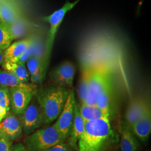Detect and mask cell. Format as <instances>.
<instances>
[{
  "instance_id": "4316f807",
  "label": "cell",
  "mask_w": 151,
  "mask_h": 151,
  "mask_svg": "<svg viewBox=\"0 0 151 151\" xmlns=\"http://www.w3.org/2000/svg\"><path fill=\"white\" fill-rule=\"evenodd\" d=\"M4 60V51L0 52V65L2 63Z\"/></svg>"
},
{
  "instance_id": "8992f818",
  "label": "cell",
  "mask_w": 151,
  "mask_h": 151,
  "mask_svg": "<svg viewBox=\"0 0 151 151\" xmlns=\"http://www.w3.org/2000/svg\"><path fill=\"white\" fill-rule=\"evenodd\" d=\"M77 104L74 91L70 90L65 106L58 117L56 122L53 124L55 128L65 139L68 138L70 134Z\"/></svg>"
},
{
  "instance_id": "9a60e30c",
  "label": "cell",
  "mask_w": 151,
  "mask_h": 151,
  "mask_svg": "<svg viewBox=\"0 0 151 151\" xmlns=\"http://www.w3.org/2000/svg\"><path fill=\"white\" fill-rule=\"evenodd\" d=\"M85 122L82 119L79 111L78 105L77 104L75 113L70 134L69 135V146L72 148L76 150L79 139L84 132Z\"/></svg>"
},
{
  "instance_id": "ba28073f",
  "label": "cell",
  "mask_w": 151,
  "mask_h": 151,
  "mask_svg": "<svg viewBox=\"0 0 151 151\" xmlns=\"http://www.w3.org/2000/svg\"><path fill=\"white\" fill-rule=\"evenodd\" d=\"M74 65L70 61H65L52 70L50 77L56 85L72 87L75 75Z\"/></svg>"
},
{
  "instance_id": "d4e9b609",
  "label": "cell",
  "mask_w": 151,
  "mask_h": 151,
  "mask_svg": "<svg viewBox=\"0 0 151 151\" xmlns=\"http://www.w3.org/2000/svg\"><path fill=\"white\" fill-rule=\"evenodd\" d=\"M42 151H72V150L70 146L62 142Z\"/></svg>"
},
{
  "instance_id": "44dd1931",
  "label": "cell",
  "mask_w": 151,
  "mask_h": 151,
  "mask_svg": "<svg viewBox=\"0 0 151 151\" xmlns=\"http://www.w3.org/2000/svg\"><path fill=\"white\" fill-rule=\"evenodd\" d=\"M113 93V87L111 82L99 93L96 100L95 105L102 110L110 112V105Z\"/></svg>"
},
{
  "instance_id": "484cf974",
  "label": "cell",
  "mask_w": 151,
  "mask_h": 151,
  "mask_svg": "<svg viewBox=\"0 0 151 151\" xmlns=\"http://www.w3.org/2000/svg\"><path fill=\"white\" fill-rule=\"evenodd\" d=\"M11 151H28L26 147L24 145L21 143H16L14 145H12Z\"/></svg>"
},
{
  "instance_id": "5b68a950",
  "label": "cell",
  "mask_w": 151,
  "mask_h": 151,
  "mask_svg": "<svg viewBox=\"0 0 151 151\" xmlns=\"http://www.w3.org/2000/svg\"><path fill=\"white\" fill-rule=\"evenodd\" d=\"M65 140L53 125L34 132L26 138L25 146L28 151H42Z\"/></svg>"
},
{
  "instance_id": "30bf717a",
  "label": "cell",
  "mask_w": 151,
  "mask_h": 151,
  "mask_svg": "<svg viewBox=\"0 0 151 151\" xmlns=\"http://www.w3.org/2000/svg\"><path fill=\"white\" fill-rule=\"evenodd\" d=\"M22 125L20 120L12 112H9L0 122V134L7 137L11 141L16 140L22 135Z\"/></svg>"
},
{
  "instance_id": "83f0119b",
  "label": "cell",
  "mask_w": 151,
  "mask_h": 151,
  "mask_svg": "<svg viewBox=\"0 0 151 151\" xmlns=\"http://www.w3.org/2000/svg\"><path fill=\"white\" fill-rule=\"evenodd\" d=\"M3 22V20H2V18L1 15V14H0V23H1V22Z\"/></svg>"
},
{
  "instance_id": "7c38bea8",
  "label": "cell",
  "mask_w": 151,
  "mask_h": 151,
  "mask_svg": "<svg viewBox=\"0 0 151 151\" xmlns=\"http://www.w3.org/2000/svg\"><path fill=\"white\" fill-rule=\"evenodd\" d=\"M129 126V125H128ZM130 129L138 140L145 142L149 138L151 132V113L149 108L145 114L133 124Z\"/></svg>"
},
{
  "instance_id": "ac0fdd59",
  "label": "cell",
  "mask_w": 151,
  "mask_h": 151,
  "mask_svg": "<svg viewBox=\"0 0 151 151\" xmlns=\"http://www.w3.org/2000/svg\"><path fill=\"white\" fill-rule=\"evenodd\" d=\"M1 65L4 70L15 76L20 81L25 83L29 82L30 75L24 63L20 61L10 62L4 60Z\"/></svg>"
},
{
  "instance_id": "d6986e66",
  "label": "cell",
  "mask_w": 151,
  "mask_h": 151,
  "mask_svg": "<svg viewBox=\"0 0 151 151\" xmlns=\"http://www.w3.org/2000/svg\"><path fill=\"white\" fill-rule=\"evenodd\" d=\"M78 107L80 113L85 122L93 119L109 118L110 116V112L102 110L96 105L81 104Z\"/></svg>"
},
{
  "instance_id": "6da1fadb",
  "label": "cell",
  "mask_w": 151,
  "mask_h": 151,
  "mask_svg": "<svg viewBox=\"0 0 151 151\" xmlns=\"http://www.w3.org/2000/svg\"><path fill=\"white\" fill-rule=\"evenodd\" d=\"M119 140L109 118L93 119L85 122L84 132L78 142L77 151H108Z\"/></svg>"
},
{
  "instance_id": "4fadbf2b",
  "label": "cell",
  "mask_w": 151,
  "mask_h": 151,
  "mask_svg": "<svg viewBox=\"0 0 151 151\" xmlns=\"http://www.w3.org/2000/svg\"><path fill=\"white\" fill-rule=\"evenodd\" d=\"M120 147L121 151H138L140 147L139 140L125 122L120 125Z\"/></svg>"
},
{
  "instance_id": "f546056e",
  "label": "cell",
  "mask_w": 151,
  "mask_h": 151,
  "mask_svg": "<svg viewBox=\"0 0 151 151\" xmlns=\"http://www.w3.org/2000/svg\"><path fill=\"white\" fill-rule=\"evenodd\" d=\"M1 51H2V50H1V49H0V52H1Z\"/></svg>"
},
{
  "instance_id": "f1b7e54d",
  "label": "cell",
  "mask_w": 151,
  "mask_h": 151,
  "mask_svg": "<svg viewBox=\"0 0 151 151\" xmlns=\"http://www.w3.org/2000/svg\"><path fill=\"white\" fill-rule=\"evenodd\" d=\"M1 1H2V0H0V4L1 3Z\"/></svg>"
},
{
  "instance_id": "3957f363",
  "label": "cell",
  "mask_w": 151,
  "mask_h": 151,
  "mask_svg": "<svg viewBox=\"0 0 151 151\" xmlns=\"http://www.w3.org/2000/svg\"><path fill=\"white\" fill-rule=\"evenodd\" d=\"M90 75L88 89L84 104L95 105L96 100L104 87L112 82V70L107 63H97L86 65Z\"/></svg>"
},
{
  "instance_id": "277c9868",
  "label": "cell",
  "mask_w": 151,
  "mask_h": 151,
  "mask_svg": "<svg viewBox=\"0 0 151 151\" xmlns=\"http://www.w3.org/2000/svg\"><path fill=\"white\" fill-rule=\"evenodd\" d=\"M80 0H76L73 2L67 1L65 5L60 9L54 11L48 16L44 17V20L49 24V30L47 35L45 43V53L43 62L44 67L47 70V65L50 57L52 49L54 45V40L58 29L63 22L65 15L68 11L71 10Z\"/></svg>"
},
{
  "instance_id": "cb8c5ba5",
  "label": "cell",
  "mask_w": 151,
  "mask_h": 151,
  "mask_svg": "<svg viewBox=\"0 0 151 151\" xmlns=\"http://www.w3.org/2000/svg\"><path fill=\"white\" fill-rule=\"evenodd\" d=\"M12 141L0 134V151H11Z\"/></svg>"
},
{
  "instance_id": "8fae6325",
  "label": "cell",
  "mask_w": 151,
  "mask_h": 151,
  "mask_svg": "<svg viewBox=\"0 0 151 151\" xmlns=\"http://www.w3.org/2000/svg\"><path fill=\"white\" fill-rule=\"evenodd\" d=\"M34 43L32 38H27L17 41L11 45L4 51V61L16 62L31 48Z\"/></svg>"
},
{
  "instance_id": "5bb4252c",
  "label": "cell",
  "mask_w": 151,
  "mask_h": 151,
  "mask_svg": "<svg viewBox=\"0 0 151 151\" xmlns=\"http://www.w3.org/2000/svg\"><path fill=\"white\" fill-rule=\"evenodd\" d=\"M148 105L142 99H134L129 104L125 113V123L129 126L133 124L145 114Z\"/></svg>"
},
{
  "instance_id": "52a82bcc",
  "label": "cell",
  "mask_w": 151,
  "mask_h": 151,
  "mask_svg": "<svg viewBox=\"0 0 151 151\" xmlns=\"http://www.w3.org/2000/svg\"><path fill=\"white\" fill-rule=\"evenodd\" d=\"M20 116L22 129L27 135L33 133L44 123L43 115L34 96Z\"/></svg>"
},
{
  "instance_id": "ffe728a7",
  "label": "cell",
  "mask_w": 151,
  "mask_h": 151,
  "mask_svg": "<svg viewBox=\"0 0 151 151\" xmlns=\"http://www.w3.org/2000/svg\"><path fill=\"white\" fill-rule=\"evenodd\" d=\"M15 35L11 24L5 22L0 23V49L4 51L11 45Z\"/></svg>"
},
{
  "instance_id": "7a4b0ae2",
  "label": "cell",
  "mask_w": 151,
  "mask_h": 151,
  "mask_svg": "<svg viewBox=\"0 0 151 151\" xmlns=\"http://www.w3.org/2000/svg\"><path fill=\"white\" fill-rule=\"evenodd\" d=\"M67 88L49 86L35 92L34 96L43 115L44 124H50L59 116L69 94Z\"/></svg>"
},
{
  "instance_id": "e0dca14e",
  "label": "cell",
  "mask_w": 151,
  "mask_h": 151,
  "mask_svg": "<svg viewBox=\"0 0 151 151\" xmlns=\"http://www.w3.org/2000/svg\"><path fill=\"white\" fill-rule=\"evenodd\" d=\"M27 70L32 83H40L45 75L46 69L43 62L38 56H33L27 61Z\"/></svg>"
},
{
  "instance_id": "9c48e42d",
  "label": "cell",
  "mask_w": 151,
  "mask_h": 151,
  "mask_svg": "<svg viewBox=\"0 0 151 151\" xmlns=\"http://www.w3.org/2000/svg\"><path fill=\"white\" fill-rule=\"evenodd\" d=\"M35 92L21 88H9L12 112L16 115L22 114L31 102Z\"/></svg>"
},
{
  "instance_id": "2e32d148",
  "label": "cell",
  "mask_w": 151,
  "mask_h": 151,
  "mask_svg": "<svg viewBox=\"0 0 151 151\" xmlns=\"http://www.w3.org/2000/svg\"><path fill=\"white\" fill-rule=\"evenodd\" d=\"M0 87L10 88H21L36 91L34 85L29 82L25 83L20 81L15 76L3 69L0 70Z\"/></svg>"
},
{
  "instance_id": "7402d4cb",
  "label": "cell",
  "mask_w": 151,
  "mask_h": 151,
  "mask_svg": "<svg viewBox=\"0 0 151 151\" xmlns=\"http://www.w3.org/2000/svg\"><path fill=\"white\" fill-rule=\"evenodd\" d=\"M90 75V69L87 65H85L82 70L78 87V96L81 101V104H84L86 100L89 85Z\"/></svg>"
},
{
  "instance_id": "603a6c76",
  "label": "cell",
  "mask_w": 151,
  "mask_h": 151,
  "mask_svg": "<svg viewBox=\"0 0 151 151\" xmlns=\"http://www.w3.org/2000/svg\"><path fill=\"white\" fill-rule=\"evenodd\" d=\"M10 109L9 88L0 87V122L5 118Z\"/></svg>"
}]
</instances>
